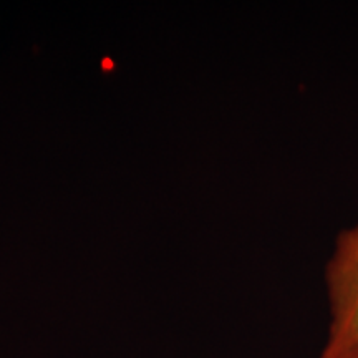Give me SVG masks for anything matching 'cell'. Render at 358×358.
Masks as SVG:
<instances>
[{"instance_id": "1", "label": "cell", "mask_w": 358, "mask_h": 358, "mask_svg": "<svg viewBox=\"0 0 358 358\" xmlns=\"http://www.w3.org/2000/svg\"><path fill=\"white\" fill-rule=\"evenodd\" d=\"M325 290L329 322L319 358H358V221L335 237Z\"/></svg>"}]
</instances>
